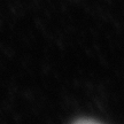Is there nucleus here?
<instances>
[{
  "instance_id": "obj_1",
  "label": "nucleus",
  "mask_w": 124,
  "mask_h": 124,
  "mask_svg": "<svg viewBox=\"0 0 124 124\" xmlns=\"http://www.w3.org/2000/svg\"><path fill=\"white\" fill-rule=\"evenodd\" d=\"M72 124H100V123L91 121V120H79V121H76L75 123H72Z\"/></svg>"
}]
</instances>
